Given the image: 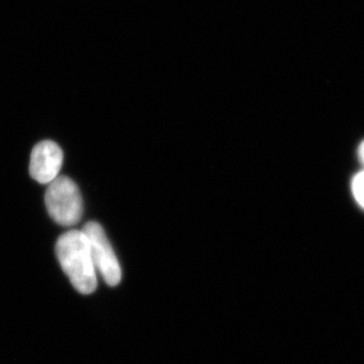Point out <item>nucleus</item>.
Returning a JSON list of instances; mask_svg holds the SVG:
<instances>
[{"instance_id": "nucleus-1", "label": "nucleus", "mask_w": 364, "mask_h": 364, "mask_svg": "<svg viewBox=\"0 0 364 364\" xmlns=\"http://www.w3.org/2000/svg\"><path fill=\"white\" fill-rule=\"evenodd\" d=\"M57 257L72 286L82 294H92L97 287V272L82 230H71L59 237Z\"/></svg>"}, {"instance_id": "nucleus-3", "label": "nucleus", "mask_w": 364, "mask_h": 364, "mask_svg": "<svg viewBox=\"0 0 364 364\" xmlns=\"http://www.w3.org/2000/svg\"><path fill=\"white\" fill-rule=\"evenodd\" d=\"M82 232L87 239L95 269L109 287L117 286L122 279L121 265L104 228L97 222H88Z\"/></svg>"}, {"instance_id": "nucleus-2", "label": "nucleus", "mask_w": 364, "mask_h": 364, "mask_svg": "<svg viewBox=\"0 0 364 364\" xmlns=\"http://www.w3.org/2000/svg\"><path fill=\"white\" fill-rule=\"evenodd\" d=\"M45 203L48 213L60 226H74L82 218V196L77 184L69 177L58 176L49 183Z\"/></svg>"}, {"instance_id": "nucleus-6", "label": "nucleus", "mask_w": 364, "mask_h": 364, "mask_svg": "<svg viewBox=\"0 0 364 364\" xmlns=\"http://www.w3.org/2000/svg\"><path fill=\"white\" fill-rule=\"evenodd\" d=\"M358 156L359 159H360V161L363 162L364 165V142L361 143V145L359 146Z\"/></svg>"}, {"instance_id": "nucleus-4", "label": "nucleus", "mask_w": 364, "mask_h": 364, "mask_svg": "<svg viewBox=\"0 0 364 364\" xmlns=\"http://www.w3.org/2000/svg\"><path fill=\"white\" fill-rule=\"evenodd\" d=\"M63 159V151L58 144L49 140L38 143L31 155V176L40 183H51L58 177Z\"/></svg>"}, {"instance_id": "nucleus-5", "label": "nucleus", "mask_w": 364, "mask_h": 364, "mask_svg": "<svg viewBox=\"0 0 364 364\" xmlns=\"http://www.w3.org/2000/svg\"><path fill=\"white\" fill-rule=\"evenodd\" d=\"M351 188L354 198L364 210V170L354 176Z\"/></svg>"}]
</instances>
